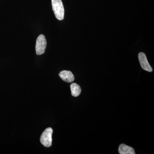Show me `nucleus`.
Instances as JSON below:
<instances>
[{
	"instance_id": "obj_1",
	"label": "nucleus",
	"mask_w": 154,
	"mask_h": 154,
	"mask_svg": "<svg viewBox=\"0 0 154 154\" xmlns=\"http://www.w3.org/2000/svg\"><path fill=\"white\" fill-rule=\"evenodd\" d=\"M51 4L56 18L60 21L63 20L64 17V8L61 0H51Z\"/></svg>"
},
{
	"instance_id": "obj_2",
	"label": "nucleus",
	"mask_w": 154,
	"mask_h": 154,
	"mask_svg": "<svg viewBox=\"0 0 154 154\" xmlns=\"http://www.w3.org/2000/svg\"><path fill=\"white\" fill-rule=\"evenodd\" d=\"M52 128H48L42 133L40 138V142L42 145L46 147H49L52 145Z\"/></svg>"
},
{
	"instance_id": "obj_3",
	"label": "nucleus",
	"mask_w": 154,
	"mask_h": 154,
	"mask_svg": "<svg viewBox=\"0 0 154 154\" xmlns=\"http://www.w3.org/2000/svg\"><path fill=\"white\" fill-rule=\"evenodd\" d=\"M47 46V42L45 36L41 34L37 37L36 44V51L37 55L43 54L45 51Z\"/></svg>"
},
{
	"instance_id": "obj_4",
	"label": "nucleus",
	"mask_w": 154,
	"mask_h": 154,
	"mask_svg": "<svg viewBox=\"0 0 154 154\" xmlns=\"http://www.w3.org/2000/svg\"><path fill=\"white\" fill-rule=\"evenodd\" d=\"M138 58L141 66L143 69L149 72L152 71V69L148 61L146 56L144 53L143 52L140 53L138 54Z\"/></svg>"
},
{
	"instance_id": "obj_5",
	"label": "nucleus",
	"mask_w": 154,
	"mask_h": 154,
	"mask_svg": "<svg viewBox=\"0 0 154 154\" xmlns=\"http://www.w3.org/2000/svg\"><path fill=\"white\" fill-rule=\"evenodd\" d=\"M59 76L64 82L71 83L74 81V76L72 73L69 71L63 70L60 72Z\"/></svg>"
},
{
	"instance_id": "obj_6",
	"label": "nucleus",
	"mask_w": 154,
	"mask_h": 154,
	"mask_svg": "<svg viewBox=\"0 0 154 154\" xmlns=\"http://www.w3.org/2000/svg\"><path fill=\"white\" fill-rule=\"evenodd\" d=\"M119 152L120 154H135L134 149L131 147L122 144L119 148Z\"/></svg>"
},
{
	"instance_id": "obj_7",
	"label": "nucleus",
	"mask_w": 154,
	"mask_h": 154,
	"mask_svg": "<svg viewBox=\"0 0 154 154\" xmlns=\"http://www.w3.org/2000/svg\"><path fill=\"white\" fill-rule=\"evenodd\" d=\"M70 89L72 96L74 97H77L79 96L82 91L81 87L76 83H72L71 85Z\"/></svg>"
}]
</instances>
